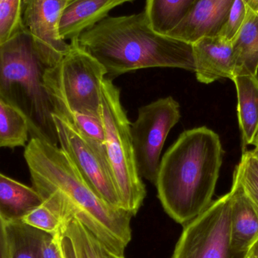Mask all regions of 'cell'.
<instances>
[{"label": "cell", "instance_id": "cell-13", "mask_svg": "<svg viewBox=\"0 0 258 258\" xmlns=\"http://www.w3.org/2000/svg\"><path fill=\"white\" fill-rule=\"evenodd\" d=\"M134 0H68L61 18L59 33L64 40L77 39L107 18L117 6Z\"/></svg>", "mask_w": 258, "mask_h": 258}, {"label": "cell", "instance_id": "cell-7", "mask_svg": "<svg viewBox=\"0 0 258 258\" xmlns=\"http://www.w3.org/2000/svg\"><path fill=\"white\" fill-rule=\"evenodd\" d=\"M232 192L215 201L184 226L172 258H248L232 245Z\"/></svg>", "mask_w": 258, "mask_h": 258}, {"label": "cell", "instance_id": "cell-34", "mask_svg": "<svg viewBox=\"0 0 258 258\" xmlns=\"http://www.w3.org/2000/svg\"><path fill=\"white\" fill-rule=\"evenodd\" d=\"M248 258H257L256 257V256L254 255V253L252 252V251H250L249 255H248Z\"/></svg>", "mask_w": 258, "mask_h": 258}, {"label": "cell", "instance_id": "cell-33", "mask_svg": "<svg viewBox=\"0 0 258 258\" xmlns=\"http://www.w3.org/2000/svg\"><path fill=\"white\" fill-rule=\"evenodd\" d=\"M253 153H254V156L257 157V159H258V147H255V148L254 149V150H252Z\"/></svg>", "mask_w": 258, "mask_h": 258}, {"label": "cell", "instance_id": "cell-26", "mask_svg": "<svg viewBox=\"0 0 258 258\" xmlns=\"http://www.w3.org/2000/svg\"><path fill=\"white\" fill-rule=\"evenodd\" d=\"M248 15V8L243 0H235L229 12L227 21L218 36L233 42L245 24Z\"/></svg>", "mask_w": 258, "mask_h": 258}, {"label": "cell", "instance_id": "cell-1", "mask_svg": "<svg viewBox=\"0 0 258 258\" xmlns=\"http://www.w3.org/2000/svg\"><path fill=\"white\" fill-rule=\"evenodd\" d=\"M33 187L69 223L76 218L106 251L124 255L132 239L133 215L106 203L59 146L31 138L24 153Z\"/></svg>", "mask_w": 258, "mask_h": 258}, {"label": "cell", "instance_id": "cell-9", "mask_svg": "<svg viewBox=\"0 0 258 258\" xmlns=\"http://www.w3.org/2000/svg\"><path fill=\"white\" fill-rule=\"evenodd\" d=\"M61 148L92 189L111 206L122 209L107 155L98 150L70 121L53 114Z\"/></svg>", "mask_w": 258, "mask_h": 258}, {"label": "cell", "instance_id": "cell-11", "mask_svg": "<svg viewBox=\"0 0 258 258\" xmlns=\"http://www.w3.org/2000/svg\"><path fill=\"white\" fill-rule=\"evenodd\" d=\"M235 0H197L170 37L194 44L204 37L218 36Z\"/></svg>", "mask_w": 258, "mask_h": 258}, {"label": "cell", "instance_id": "cell-8", "mask_svg": "<svg viewBox=\"0 0 258 258\" xmlns=\"http://www.w3.org/2000/svg\"><path fill=\"white\" fill-rule=\"evenodd\" d=\"M179 103L172 97L160 98L139 109L131 123V137L141 177L156 185L161 154L168 134L180 119Z\"/></svg>", "mask_w": 258, "mask_h": 258}, {"label": "cell", "instance_id": "cell-25", "mask_svg": "<svg viewBox=\"0 0 258 258\" xmlns=\"http://www.w3.org/2000/svg\"><path fill=\"white\" fill-rule=\"evenodd\" d=\"M68 120L74 124L99 151L107 155L106 133L101 116L77 113H74Z\"/></svg>", "mask_w": 258, "mask_h": 258}, {"label": "cell", "instance_id": "cell-6", "mask_svg": "<svg viewBox=\"0 0 258 258\" xmlns=\"http://www.w3.org/2000/svg\"><path fill=\"white\" fill-rule=\"evenodd\" d=\"M101 116L106 133L108 160L122 209L135 216L143 204L146 188L138 170L132 141L131 122L121 104L120 89L107 77L101 85Z\"/></svg>", "mask_w": 258, "mask_h": 258}, {"label": "cell", "instance_id": "cell-4", "mask_svg": "<svg viewBox=\"0 0 258 258\" xmlns=\"http://www.w3.org/2000/svg\"><path fill=\"white\" fill-rule=\"evenodd\" d=\"M47 68L24 26L0 44V99L27 116L31 138L58 146L54 109L43 81Z\"/></svg>", "mask_w": 258, "mask_h": 258}, {"label": "cell", "instance_id": "cell-19", "mask_svg": "<svg viewBox=\"0 0 258 258\" xmlns=\"http://www.w3.org/2000/svg\"><path fill=\"white\" fill-rule=\"evenodd\" d=\"M30 134V124L24 113L0 99V147H25Z\"/></svg>", "mask_w": 258, "mask_h": 258}, {"label": "cell", "instance_id": "cell-20", "mask_svg": "<svg viewBox=\"0 0 258 258\" xmlns=\"http://www.w3.org/2000/svg\"><path fill=\"white\" fill-rule=\"evenodd\" d=\"M63 236L70 258H108L101 242L76 218L68 223Z\"/></svg>", "mask_w": 258, "mask_h": 258}, {"label": "cell", "instance_id": "cell-12", "mask_svg": "<svg viewBox=\"0 0 258 258\" xmlns=\"http://www.w3.org/2000/svg\"><path fill=\"white\" fill-rule=\"evenodd\" d=\"M195 76L199 83L210 84L221 79L236 77L233 42L221 36L204 37L192 44Z\"/></svg>", "mask_w": 258, "mask_h": 258}, {"label": "cell", "instance_id": "cell-17", "mask_svg": "<svg viewBox=\"0 0 258 258\" xmlns=\"http://www.w3.org/2000/svg\"><path fill=\"white\" fill-rule=\"evenodd\" d=\"M236 76H257L258 15L248 9L243 27L233 41Z\"/></svg>", "mask_w": 258, "mask_h": 258}, {"label": "cell", "instance_id": "cell-21", "mask_svg": "<svg viewBox=\"0 0 258 258\" xmlns=\"http://www.w3.org/2000/svg\"><path fill=\"white\" fill-rule=\"evenodd\" d=\"M20 221L29 227L51 235L63 234L68 223L45 202L30 211Z\"/></svg>", "mask_w": 258, "mask_h": 258}, {"label": "cell", "instance_id": "cell-3", "mask_svg": "<svg viewBox=\"0 0 258 258\" xmlns=\"http://www.w3.org/2000/svg\"><path fill=\"white\" fill-rule=\"evenodd\" d=\"M77 40L80 48L104 66L110 80L147 68L195 71L192 44L154 31L145 12L107 17Z\"/></svg>", "mask_w": 258, "mask_h": 258}, {"label": "cell", "instance_id": "cell-18", "mask_svg": "<svg viewBox=\"0 0 258 258\" xmlns=\"http://www.w3.org/2000/svg\"><path fill=\"white\" fill-rule=\"evenodd\" d=\"M197 0H146L145 12L151 28L169 36L183 21Z\"/></svg>", "mask_w": 258, "mask_h": 258}, {"label": "cell", "instance_id": "cell-32", "mask_svg": "<svg viewBox=\"0 0 258 258\" xmlns=\"http://www.w3.org/2000/svg\"><path fill=\"white\" fill-rule=\"evenodd\" d=\"M253 145L255 147H258V132L257 135H256L255 139H254V143H253Z\"/></svg>", "mask_w": 258, "mask_h": 258}, {"label": "cell", "instance_id": "cell-23", "mask_svg": "<svg viewBox=\"0 0 258 258\" xmlns=\"http://www.w3.org/2000/svg\"><path fill=\"white\" fill-rule=\"evenodd\" d=\"M10 221L15 234V258H39L40 230L20 221Z\"/></svg>", "mask_w": 258, "mask_h": 258}, {"label": "cell", "instance_id": "cell-28", "mask_svg": "<svg viewBox=\"0 0 258 258\" xmlns=\"http://www.w3.org/2000/svg\"><path fill=\"white\" fill-rule=\"evenodd\" d=\"M15 247L12 221L0 218V258H15Z\"/></svg>", "mask_w": 258, "mask_h": 258}, {"label": "cell", "instance_id": "cell-27", "mask_svg": "<svg viewBox=\"0 0 258 258\" xmlns=\"http://www.w3.org/2000/svg\"><path fill=\"white\" fill-rule=\"evenodd\" d=\"M39 258H68L62 233L51 235L41 231Z\"/></svg>", "mask_w": 258, "mask_h": 258}, {"label": "cell", "instance_id": "cell-16", "mask_svg": "<svg viewBox=\"0 0 258 258\" xmlns=\"http://www.w3.org/2000/svg\"><path fill=\"white\" fill-rule=\"evenodd\" d=\"M39 192L32 186L0 174V218L20 221L30 211L42 204Z\"/></svg>", "mask_w": 258, "mask_h": 258}, {"label": "cell", "instance_id": "cell-15", "mask_svg": "<svg viewBox=\"0 0 258 258\" xmlns=\"http://www.w3.org/2000/svg\"><path fill=\"white\" fill-rule=\"evenodd\" d=\"M238 98V119L242 135V149L253 145L258 132L257 76H236L233 79Z\"/></svg>", "mask_w": 258, "mask_h": 258}, {"label": "cell", "instance_id": "cell-2", "mask_svg": "<svg viewBox=\"0 0 258 258\" xmlns=\"http://www.w3.org/2000/svg\"><path fill=\"white\" fill-rule=\"evenodd\" d=\"M219 135L206 126L185 131L167 150L156 186L162 207L186 225L212 203L223 162Z\"/></svg>", "mask_w": 258, "mask_h": 258}, {"label": "cell", "instance_id": "cell-24", "mask_svg": "<svg viewBox=\"0 0 258 258\" xmlns=\"http://www.w3.org/2000/svg\"><path fill=\"white\" fill-rule=\"evenodd\" d=\"M24 0H0V44L14 36L22 24Z\"/></svg>", "mask_w": 258, "mask_h": 258}, {"label": "cell", "instance_id": "cell-35", "mask_svg": "<svg viewBox=\"0 0 258 258\" xmlns=\"http://www.w3.org/2000/svg\"><path fill=\"white\" fill-rule=\"evenodd\" d=\"M66 252H67V251H66ZM67 257H68V258H70L69 256H68V253H67Z\"/></svg>", "mask_w": 258, "mask_h": 258}, {"label": "cell", "instance_id": "cell-30", "mask_svg": "<svg viewBox=\"0 0 258 258\" xmlns=\"http://www.w3.org/2000/svg\"><path fill=\"white\" fill-rule=\"evenodd\" d=\"M251 251L254 253V255L256 256V257L258 258V240L255 244H254V246L251 248Z\"/></svg>", "mask_w": 258, "mask_h": 258}, {"label": "cell", "instance_id": "cell-10", "mask_svg": "<svg viewBox=\"0 0 258 258\" xmlns=\"http://www.w3.org/2000/svg\"><path fill=\"white\" fill-rule=\"evenodd\" d=\"M68 0H24L22 24L33 39L39 57L48 68L56 66L71 45L59 33V24Z\"/></svg>", "mask_w": 258, "mask_h": 258}, {"label": "cell", "instance_id": "cell-29", "mask_svg": "<svg viewBox=\"0 0 258 258\" xmlns=\"http://www.w3.org/2000/svg\"><path fill=\"white\" fill-rule=\"evenodd\" d=\"M247 8L258 15V0H243Z\"/></svg>", "mask_w": 258, "mask_h": 258}, {"label": "cell", "instance_id": "cell-22", "mask_svg": "<svg viewBox=\"0 0 258 258\" xmlns=\"http://www.w3.org/2000/svg\"><path fill=\"white\" fill-rule=\"evenodd\" d=\"M241 184L258 210V159L252 150H245L235 168Z\"/></svg>", "mask_w": 258, "mask_h": 258}, {"label": "cell", "instance_id": "cell-5", "mask_svg": "<svg viewBox=\"0 0 258 258\" xmlns=\"http://www.w3.org/2000/svg\"><path fill=\"white\" fill-rule=\"evenodd\" d=\"M63 58L44 74L45 89L54 114L69 119L74 113L101 116V85L106 68L87 51L77 39Z\"/></svg>", "mask_w": 258, "mask_h": 258}, {"label": "cell", "instance_id": "cell-14", "mask_svg": "<svg viewBox=\"0 0 258 258\" xmlns=\"http://www.w3.org/2000/svg\"><path fill=\"white\" fill-rule=\"evenodd\" d=\"M230 192L233 197L232 245L236 251H250L258 240V210L235 172Z\"/></svg>", "mask_w": 258, "mask_h": 258}, {"label": "cell", "instance_id": "cell-31", "mask_svg": "<svg viewBox=\"0 0 258 258\" xmlns=\"http://www.w3.org/2000/svg\"><path fill=\"white\" fill-rule=\"evenodd\" d=\"M108 258H125L124 255H118V254H111L107 252Z\"/></svg>", "mask_w": 258, "mask_h": 258}]
</instances>
